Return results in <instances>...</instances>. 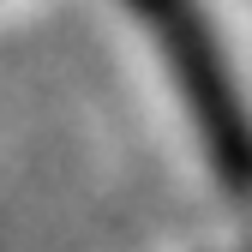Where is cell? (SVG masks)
I'll list each match as a JSON object with an SVG mask.
<instances>
[{
  "label": "cell",
  "mask_w": 252,
  "mask_h": 252,
  "mask_svg": "<svg viewBox=\"0 0 252 252\" xmlns=\"http://www.w3.org/2000/svg\"><path fill=\"white\" fill-rule=\"evenodd\" d=\"M126 6L162 48V66L204 144L210 174L222 180L228 198H252V108L222 60V42H216L204 6L198 0H126Z\"/></svg>",
  "instance_id": "cell-1"
}]
</instances>
